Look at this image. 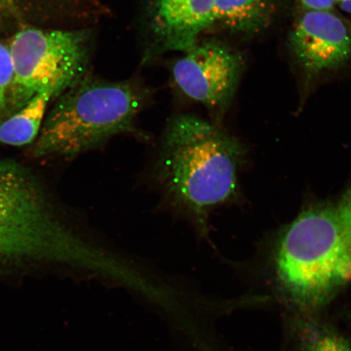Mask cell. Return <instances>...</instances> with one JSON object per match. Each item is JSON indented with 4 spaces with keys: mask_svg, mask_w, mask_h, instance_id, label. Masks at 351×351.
Masks as SVG:
<instances>
[{
    "mask_svg": "<svg viewBox=\"0 0 351 351\" xmlns=\"http://www.w3.org/2000/svg\"><path fill=\"white\" fill-rule=\"evenodd\" d=\"M58 263L125 282L132 265L64 221L32 175L0 162V265Z\"/></svg>",
    "mask_w": 351,
    "mask_h": 351,
    "instance_id": "1",
    "label": "cell"
},
{
    "mask_svg": "<svg viewBox=\"0 0 351 351\" xmlns=\"http://www.w3.org/2000/svg\"><path fill=\"white\" fill-rule=\"evenodd\" d=\"M306 11H330L337 0H298Z\"/></svg>",
    "mask_w": 351,
    "mask_h": 351,
    "instance_id": "13",
    "label": "cell"
},
{
    "mask_svg": "<svg viewBox=\"0 0 351 351\" xmlns=\"http://www.w3.org/2000/svg\"><path fill=\"white\" fill-rule=\"evenodd\" d=\"M341 1H342V0H337V3H339Z\"/></svg>",
    "mask_w": 351,
    "mask_h": 351,
    "instance_id": "16",
    "label": "cell"
},
{
    "mask_svg": "<svg viewBox=\"0 0 351 351\" xmlns=\"http://www.w3.org/2000/svg\"><path fill=\"white\" fill-rule=\"evenodd\" d=\"M273 0H216L212 25L221 24L234 32L253 34L269 25Z\"/></svg>",
    "mask_w": 351,
    "mask_h": 351,
    "instance_id": "9",
    "label": "cell"
},
{
    "mask_svg": "<svg viewBox=\"0 0 351 351\" xmlns=\"http://www.w3.org/2000/svg\"><path fill=\"white\" fill-rule=\"evenodd\" d=\"M51 91H44L34 96L25 106L0 123V143L22 147L36 141L42 129Z\"/></svg>",
    "mask_w": 351,
    "mask_h": 351,
    "instance_id": "10",
    "label": "cell"
},
{
    "mask_svg": "<svg viewBox=\"0 0 351 351\" xmlns=\"http://www.w3.org/2000/svg\"><path fill=\"white\" fill-rule=\"evenodd\" d=\"M8 47L13 64L8 106L19 110L44 91L56 98L84 77L90 38L83 30L32 28L17 33Z\"/></svg>",
    "mask_w": 351,
    "mask_h": 351,
    "instance_id": "5",
    "label": "cell"
},
{
    "mask_svg": "<svg viewBox=\"0 0 351 351\" xmlns=\"http://www.w3.org/2000/svg\"><path fill=\"white\" fill-rule=\"evenodd\" d=\"M8 0H0V10H2V8L6 5L8 3Z\"/></svg>",
    "mask_w": 351,
    "mask_h": 351,
    "instance_id": "15",
    "label": "cell"
},
{
    "mask_svg": "<svg viewBox=\"0 0 351 351\" xmlns=\"http://www.w3.org/2000/svg\"><path fill=\"white\" fill-rule=\"evenodd\" d=\"M216 0H156L153 29L163 46L186 51L212 25Z\"/></svg>",
    "mask_w": 351,
    "mask_h": 351,
    "instance_id": "8",
    "label": "cell"
},
{
    "mask_svg": "<svg viewBox=\"0 0 351 351\" xmlns=\"http://www.w3.org/2000/svg\"><path fill=\"white\" fill-rule=\"evenodd\" d=\"M173 65L176 84L182 93L213 111L227 106L238 86L243 59L213 42L195 43Z\"/></svg>",
    "mask_w": 351,
    "mask_h": 351,
    "instance_id": "6",
    "label": "cell"
},
{
    "mask_svg": "<svg viewBox=\"0 0 351 351\" xmlns=\"http://www.w3.org/2000/svg\"><path fill=\"white\" fill-rule=\"evenodd\" d=\"M339 3L342 10L351 13V0H342Z\"/></svg>",
    "mask_w": 351,
    "mask_h": 351,
    "instance_id": "14",
    "label": "cell"
},
{
    "mask_svg": "<svg viewBox=\"0 0 351 351\" xmlns=\"http://www.w3.org/2000/svg\"><path fill=\"white\" fill-rule=\"evenodd\" d=\"M305 351H351L350 346L331 333H320L306 345Z\"/></svg>",
    "mask_w": 351,
    "mask_h": 351,
    "instance_id": "12",
    "label": "cell"
},
{
    "mask_svg": "<svg viewBox=\"0 0 351 351\" xmlns=\"http://www.w3.org/2000/svg\"><path fill=\"white\" fill-rule=\"evenodd\" d=\"M276 269L289 296L304 306L324 304L351 282V183L289 223L276 247Z\"/></svg>",
    "mask_w": 351,
    "mask_h": 351,
    "instance_id": "3",
    "label": "cell"
},
{
    "mask_svg": "<svg viewBox=\"0 0 351 351\" xmlns=\"http://www.w3.org/2000/svg\"><path fill=\"white\" fill-rule=\"evenodd\" d=\"M243 156L216 124L184 113L166 125L154 171L167 199L203 231L210 210L234 196Z\"/></svg>",
    "mask_w": 351,
    "mask_h": 351,
    "instance_id": "2",
    "label": "cell"
},
{
    "mask_svg": "<svg viewBox=\"0 0 351 351\" xmlns=\"http://www.w3.org/2000/svg\"><path fill=\"white\" fill-rule=\"evenodd\" d=\"M13 82V64L10 47L0 43V112L8 107Z\"/></svg>",
    "mask_w": 351,
    "mask_h": 351,
    "instance_id": "11",
    "label": "cell"
},
{
    "mask_svg": "<svg viewBox=\"0 0 351 351\" xmlns=\"http://www.w3.org/2000/svg\"><path fill=\"white\" fill-rule=\"evenodd\" d=\"M146 91L129 82L82 77L60 95L32 148L35 157L72 160L119 135L147 138L137 118Z\"/></svg>",
    "mask_w": 351,
    "mask_h": 351,
    "instance_id": "4",
    "label": "cell"
},
{
    "mask_svg": "<svg viewBox=\"0 0 351 351\" xmlns=\"http://www.w3.org/2000/svg\"><path fill=\"white\" fill-rule=\"evenodd\" d=\"M289 41L298 62L313 74L339 68L351 57V27L332 10H306Z\"/></svg>",
    "mask_w": 351,
    "mask_h": 351,
    "instance_id": "7",
    "label": "cell"
}]
</instances>
